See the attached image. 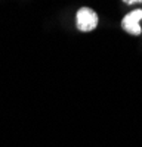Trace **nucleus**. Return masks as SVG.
Wrapping results in <instances>:
<instances>
[{
    "mask_svg": "<svg viewBox=\"0 0 142 147\" xmlns=\"http://www.w3.org/2000/svg\"><path fill=\"white\" fill-rule=\"evenodd\" d=\"M76 24L77 28L83 32H89L96 28L98 25V15L96 12L92 10L90 7H81L77 10L76 15Z\"/></svg>",
    "mask_w": 142,
    "mask_h": 147,
    "instance_id": "nucleus-1",
    "label": "nucleus"
},
{
    "mask_svg": "<svg viewBox=\"0 0 142 147\" xmlns=\"http://www.w3.org/2000/svg\"><path fill=\"white\" fill-rule=\"evenodd\" d=\"M142 21V9H135L132 12H129V13L123 18L122 21V27L126 32L129 34H133V35H139L141 34V22Z\"/></svg>",
    "mask_w": 142,
    "mask_h": 147,
    "instance_id": "nucleus-2",
    "label": "nucleus"
},
{
    "mask_svg": "<svg viewBox=\"0 0 142 147\" xmlns=\"http://www.w3.org/2000/svg\"><path fill=\"white\" fill-rule=\"evenodd\" d=\"M127 5H133V3H142V0H123Z\"/></svg>",
    "mask_w": 142,
    "mask_h": 147,
    "instance_id": "nucleus-3",
    "label": "nucleus"
}]
</instances>
